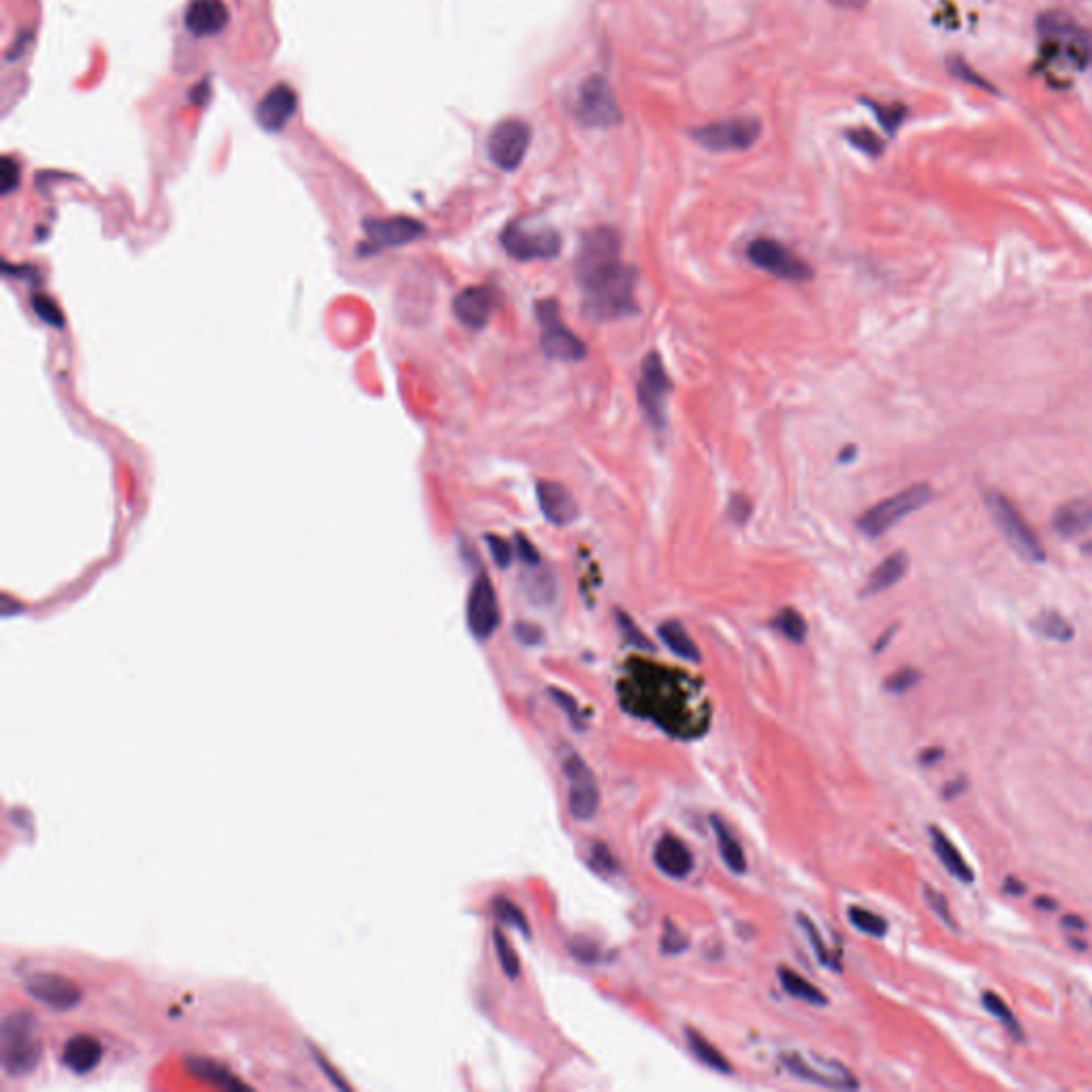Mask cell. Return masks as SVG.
I'll return each mask as SVG.
<instances>
[{
  "mask_svg": "<svg viewBox=\"0 0 1092 1092\" xmlns=\"http://www.w3.org/2000/svg\"><path fill=\"white\" fill-rule=\"evenodd\" d=\"M536 491L540 510H542L546 521L553 523V525H570L578 516L576 501H574L564 484L553 481H540Z\"/></svg>",
  "mask_w": 1092,
  "mask_h": 1092,
  "instance_id": "cell-22",
  "label": "cell"
},
{
  "mask_svg": "<svg viewBox=\"0 0 1092 1092\" xmlns=\"http://www.w3.org/2000/svg\"><path fill=\"white\" fill-rule=\"evenodd\" d=\"M529 143H532V126L519 118L501 120L489 135V158L499 169L515 171L525 158Z\"/></svg>",
  "mask_w": 1092,
  "mask_h": 1092,
  "instance_id": "cell-13",
  "label": "cell"
},
{
  "mask_svg": "<svg viewBox=\"0 0 1092 1092\" xmlns=\"http://www.w3.org/2000/svg\"><path fill=\"white\" fill-rule=\"evenodd\" d=\"M928 832H930V840H933L934 854H937L941 865L947 868V873H950L951 877L960 879L962 883H973L975 874L971 871V866L967 865V860L962 857L960 851L956 849V845L947 839V834L943 832V830L937 826H930Z\"/></svg>",
  "mask_w": 1092,
  "mask_h": 1092,
  "instance_id": "cell-26",
  "label": "cell"
},
{
  "mask_svg": "<svg viewBox=\"0 0 1092 1092\" xmlns=\"http://www.w3.org/2000/svg\"><path fill=\"white\" fill-rule=\"evenodd\" d=\"M928 751H930L928 755H922V762H924V764H933L934 760H939V757L943 755V754H941V749H928Z\"/></svg>",
  "mask_w": 1092,
  "mask_h": 1092,
  "instance_id": "cell-60",
  "label": "cell"
},
{
  "mask_svg": "<svg viewBox=\"0 0 1092 1092\" xmlns=\"http://www.w3.org/2000/svg\"><path fill=\"white\" fill-rule=\"evenodd\" d=\"M930 498H933V491H930L926 482L913 484V487L892 495V498L879 501L877 506L866 510L865 515L857 519V527H860V532L865 533V536L879 538L882 533L888 532V529H892L900 519H905L911 512H916L917 508H922L924 504H928Z\"/></svg>",
  "mask_w": 1092,
  "mask_h": 1092,
  "instance_id": "cell-4",
  "label": "cell"
},
{
  "mask_svg": "<svg viewBox=\"0 0 1092 1092\" xmlns=\"http://www.w3.org/2000/svg\"><path fill=\"white\" fill-rule=\"evenodd\" d=\"M907 567H909V557H907V553H902V550L892 553L871 572L865 589H862V595H874L890 589L905 576Z\"/></svg>",
  "mask_w": 1092,
  "mask_h": 1092,
  "instance_id": "cell-27",
  "label": "cell"
},
{
  "mask_svg": "<svg viewBox=\"0 0 1092 1092\" xmlns=\"http://www.w3.org/2000/svg\"><path fill=\"white\" fill-rule=\"evenodd\" d=\"M100 1056H103V1047L94 1037H88V1035H75V1037H71L64 1044L63 1050V1062L64 1067H69L73 1073H90L94 1067L100 1062Z\"/></svg>",
  "mask_w": 1092,
  "mask_h": 1092,
  "instance_id": "cell-25",
  "label": "cell"
},
{
  "mask_svg": "<svg viewBox=\"0 0 1092 1092\" xmlns=\"http://www.w3.org/2000/svg\"><path fill=\"white\" fill-rule=\"evenodd\" d=\"M495 297L487 286H470L461 291L453 301L456 320L467 328H482L491 319Z\"/></svg>",
  "mask_w": 1092,
  "mask_h": 1092,
  "instance_id": "cell-20",
  "label": "cell"
},
{
  "mask_svg": "<svg viewBox=\"0 0 1092 1092\" xmlns=\"http://www.w3.org/2000/svg\"><path fill=\"white\" fill-rule=\"evenodd\" d=\"M592 865L601 873H617V860L612 851L606 845L593 843L592 845Z\"/></svg>",
  "mask_w": 1092,
  "mask_h": 1092,
  "instance_id": "cell-51",
  "label": "cell"
},
{
  "mask_svg": "<svg viewBox=\"0 0 1092 1092\" xmlns=\"http://www.w3.org/2000/svg\"><path fill=\"white\" fill-rule=\"evenodd\" d=\"M982 1001H984L985 1010H988L990 1013H993L994 1018H999V1022H1001L1002 1027H1005L1007 1030H1010V1033L1013 1035V1037H1016L1018 1041H1022V1039H1024V1033H1022V1030H1019V1027H1018V1019H1016V1016H1013L1010 1007H1007V1002L1002 1001L999 994H996V993H990V990H988V993H984Z\"/></svg>",
  "mask_w": 1092,
  "mask_h": 1092,
  "instance_id": "cell-38",
  "label": "cell"
},
{
  "mask_svg": "<svg viewBox=\"0 0 1092 1092\" xmlns=\"http://www.w3.org/2000/svg\"><path fill=\"white\" fill-rule=\"evenodd\" d=\"M516 550H519L521 561L525 566H529V567L540 566V555H538L536 546L529 542L525 536H521V533H519V536H516Z\"/></svg>",
  "mask_w": 1092,
  "mask_h": 1092,
  "instance_id": "cell-55",
  "label": "cell"
},
{
  "mask_svg": "<svg viewBox=\"0 0 1092 1092\" xmlns=\"http://www.w3.org/2000/svg\"><path fill=\"white\" fill-rule=\"evenodd\" d=\"M515 636L519 638L523 644L533 646V644L542 643V629H540L538 626H533V623H516Z\"/></svg>",
  "mask_w": 1092,
  "mask_h": 1092,
  "instance_id": "cell-54",
  "label": "cell"
},
{
  "mask_svg": "<svg viewBox=\"0 0 1092 1092\" xmlns=\"http://www.w3.org/2000/svg\"><path fill=\"white\" fill-rule=\"evenodd\" d=\"M638 271L621 260L609 263L598 269L581 273L578 282L583 288V310L593 320H615L636 311Z\"/></svg>",
  "mask_w": 1092,
  "mask_h": 1092,
  "instance_id": "cell-1",
  "label": "cell"
},
{
  "mask_svg": "<svg viewBox=\"0 0 1092 1092\" xmlns=\"http://www.w3.org/2000/svg\"><path fill=\"white\" fill-rule=\"evenodd\" d=\"M774 627H777L785 638L792 640V643H798V644L805 643L806 632H809V629H806L805 617H802L800 612L794 609H783L781 612H779V615L774 617Z\"/></svg>",
  "mask_w": 1092,
  "mask_h": 1092,
  "instance_id": "cell-37",
  "label": "cell"
},
{
  "mask_svg": "<svg viewBox=\"0 0 1092 1092\" xmlns=\"http://www.w3.org/2000/svg\"><path fill=\"white\" fill-rule=\"evenodd\" d=\"M1039 32L1056 52L1067 54L1069 60L1084 66L1088 63V38L1067 15L1050 13L1039 20Z\"/></svg>",
  "mask_w": 1092,
  "mask_h": 1092,
  "instance_id": "cell-16",
  "label": "cell"
},
{
  "mask_svg": "<svg viewBox=\"0 0 1092 1092\" xmlns=\"http://www.w3.org/2000/svg\"><path fill=\"white\" fill-rule=\"evenodd\" d=\"M536 319L540 322V346L542 353L555 361H581L587 356V346L576 333L564 325L559 305L553 299H544L536 305Z\"/></svg>",
  "mask_w": 1092,
  "mask_h": 1092,
  "instance_id": "cell-5",
  "label": "cell"
},
{
  "mask_svg": "<svg viewBox=\"0 0 1092 1092\" xmlns=\"http://www.w3.org/2000/svg\"><path fill=\"white\" fill-rule=\"evenodd\" d=\"M919 683V672L916 668H900L899 672H894L892 677L885 681V689L892 694H905L909 692L911 687H916Z\"/></svg>",
  "mask_w": 1092,
  "mask_h": 1092,
  "instance_id": "cell-45",
  "label": "cell"
},
{
  "mask_svg": "<svg viewBox=\"0 0 1092 1092\" xmlns=\"http://www.w3.org/2000/svg\"><path fill=\"white\" fill-rule=\"evenodd\" d=\"M527 600L536 606H550L557 598V583L555 576L546 567L532 570L523 581Z\"/></svg>",
  "mask_w": 1092,
  "mask_h": 1092,
  "instance_id": "cell-32",
  "label": "cell"
},
{
  "mask_svg": "<svg viewBox=\"0 0 1092 1092\" xmlns=\"http://www.w3.org/2000/svg\"><path fill=\"white\" fill-rule=\"evenodd\" d=\"M672 391V382L668 378L666 367L660 354L649 353L640 367L638 380V404L643 408L646 421L655 429H661L666 422V397Z\"/></svg>",
  "mask_w": 1092,
  "mask_h": 1092,
  "instance_id": "cell-8",
  "label": "cell"
},
{
  "mask_svg": "<svg viewBox=\"0 0 1092 1092\" xmlns=\"http://www.w3.org/2000/svg\"><path fill=\"white\" fill-rule=\"evenodd\" d=\"M985 506H988L990 515L994 516L1002 536L1018 550L1019 557L1035 561V564L1045 559L1044 544L1039 542L1037 533L1033 532V527L1028 525L1027 519L1019 515V510L1013 506L1010 498H1005V495L999 491H988L985 493Z\"/></svg>",
  "mask_w": 1092,
  "mask_h": 1092,
  "instance_id": "cell-3",
  "label": "cell"
},
{
  "mask_svg": "<svg viewBox=\"0 0 1092 1092\" xmlns=\"http://www.w3.org/2000/svg\"><path fill=\"white\" fill-rule=\"evenodd\" d=\"M493 943H495V951H498L499 965H501V968H504L506 977L508 979L519 977V973H521L519 956H516L515 947L510 945V941L506 939L504 934H501V930H498V928L493 930Z\"/></svg>",
  "mask_w": 1092,
  "mask_h": 1092,
  "instance_id": "cell-39",
  "label": "cell"
},
{
  "mask_svg": "<svg viewBox=\"0 0 1092 1092\" xmlns=\"http://www.w3.org/2000/svg\"><path fill=\"white\" fill-rule=\"evenodd\" d=\"M892 634H894V627H892V629H888V632H885V634H883V638H882V640H879V643H877V646H874V651H882V649H883V646H885V643H890V638H892Z\"/></svg>",
  "mask_w": 1092,
  "mask_h": 1092,
  "instance_id": "cell-62",
  "label": "cell"
},
{
  "mask_svg": "<svg viewBox=\"0 0 1092 1092\" xmlns=\"http://www.w3.org/2000/svg\"><path fill=\"white\" fill-rule=\"evenodd\" d=\"M849 141L854 143L857 149H862V152L868 154V156H877L883 149L882 141H879V139L874 137L873 132L865 131V128H862V131H851L849 132Z\"/></svg>",
  "mask_w": 1092,
  "mask_h": 1092,
  "instance_id": "cell-50",
  "label": "cell"
},
{
  "mask_svg": "<svg viewBox=\"0 0 1092 1092\" xmlns=\"http://www.w3.org/2000/svg\"><path fill=\"white\" fill-rule=\"evenodd\" d=\"M487 544H489V550H491V555H493L495 566L501 567V570H504V567H508L510 561H512V555H515V553H512V546L506 542L504 538L493 536V533H489V536H487Z\"/></svg>",
  "mask_w": 1092,
  "mask_h": 1092,
  "instance_id": "cell-49",
  "label": "cell"
},
{
  "mask_svg": "<svg viewBox=\"0 0 1092 1092\" xmlns=\"http://www.w3.org/2000/svg\"><path fill=\"white\" fill-rule=\"evenodd\" d=\"M501 615L498 606V595L489 576L476 578L472 584L470 598H467V627H470L472 636L478 640H487L493 636L495 629L499 627Z\"/></svg>",
  "mask_w": 1092,
  "mask_h": 1092,
  "instance_id": "cell-15",
  "label": "cell"
},
{
  "mask_svg": "<svg viewBox=\"0 0 1092 1092\" xmlns=\"http://www.w3.org/2000/svg\"><path fill=\"white\" fill-rule=\"evenodd\" d=\"M689 947V939L681 933V928L674 926L672 922L664 924V933H661V951L664 954H681Z\"/></svg>",
  "mask_w": 1092,
  "mask_h": 1092,
  "instance_id": "cell-42",
  "label": "cell"
},
{
  "mask_svg": "<svg viewBox=\"0 0 1092 1092\" xmlns=\"http://www.w3.org/2000/svg\"><path fill=\"white\" fill-rule=\"evenodd\" d=\"M24 990L30 999L54 1011L75 1010L81 1002L80 985L58 973H32L24 979Z\"/></svg>",
  "mask_w": 1092,
  "mask_h": 1092,
  "instance_id": "cell-14",
  "label": "cell"
},
{
  "mask_svg": "<svg viewBox=\"0 0 1092 1092\" xmlns=\"http://www.w3.org/2000/svg\"><path fill=\"white\" fill-rule=\"evenodd\" d=\"M0 183H3V192L4 194L13 192L15 188H18V183H20V166L15 165V160L9 158V156H4V158H3V169H0Z\"/></svg>",
  "mask_w": 1092,
  "mask_h": 1092,
  "instance_id": "cell-52",
  "label": "cell"
},
{
  "mask_svg": "<svg viewBox=\"0 0 1092 1092\" xmlns=\"http://www.w3.org/2000/svg\"><path fill=\"white\" fill-rule=\"evenodd\" d=\"M653 865L670 879H685L694 871V854L681 839L664 834L655 843Z\"/></svg>",
  "mask_w": 1092,
  "mask_h": 1092,
  "instance_id": "cell-21",
  "label": "cell"
},
{
  "mask_svg": "<svg viewBox=\"0 0 1092 1092\" xmlns=\"http://www.w3.org/2000/svg\"><path fill=\"white\" fill-rule=\"evenodd\" d=\"M1062 924H1065V926H1069V928H1078V930H1084L1086 928V924L1082 922V919L1075 917V916H1065V917H1062Z\"/></svg>",
  "mask_w": 1092,
  "mask_h": 1092,
  "instance_id": "cell-59",
  "label": "cell"
},
{
  "mask_svg": "<svg viewBox=\"0 0 1092 1092\" xmlns=\"http://www.w3.org/2000/svg\"><path fill=\"white\" fill-rule=\"evenodd\" d=\"M501 246L512 259L527 263V260L555 259L561 250V239L553 228H527L523 225H510L501 233Z\"/></svg>",
  "mask_w": 1092,
  "mask_h": 1092,
  "instance_id": "cell-12",
  "label": "cell"
},
{
  "mask_svg": "<svg viewBox=\"0 0 1092 1092\" xmlns=\"http://www.w3.org/2000/svg\"><path fill=\"white\" fill-rule=\"evenodd\" d=\"M570 951L576 960L587 962V965H593V962L601 960L600 945L593 943V941H589V939H574L570 943Z\"/></svg>",
  "mask_w": 1092,
  "mask_h": 1092,
  "instance_id": "cell-47",
  "label": "cell"
},
{
  "mask_svg": "<svg viewBox=\"0 0 1092 1092\" xmlns=\"http://www.w3.org/2000/svg\"><path fill=\"white\" fill-rule=\"evenodd\" d=\"M493 909H495V916L499 917V922H504V924H508V926L516 928V930H519V933L525 934V937H529V934H532V930H529V924H527V917L523 916V911L519 909V907L515 905V902H510L508 899H498V900L493 902Z\"/></svg>",
  "mask_w": 1092,
  "mask_h": 1092,
  "instance_id": "cell-40",
  "label": "cell"
},
{
  "mask_svg": "<svg viewBox=\"0 0 1092 1092\" xmlns=\"http://www.w3.org/2000/svg\"><path fill=\"white\" fill-rule=\"evenodd\" d=\"M728 515H729V519L737 521L738 525H743V523H746V519H749V515H751L749 499L743 498V495H734V498L729 499Z\"/></svg>",
  "mask_w": 1092,
  "mask_h": 1092,
  "instance_id": "cell-53",
  "label": "cell"
},
{
  "mask_svg": "<svg viewBox=\"0 0 1092 1092\" xmlns=\"http://www.w3.org/2000/svg\"><path fill=\"white\" fill-rule=\"evenodd\" d=\"M186 1067H188V1071L194 1075V1078L203 1079V1082L225 1086V1088H242L243 1086L239 1079L233 1078L231 1071H226L225 1067L218 1065V1062H214L211 1058L192 1056V1058H188Z\"/></svg>",
  "mask_w": 1092,
  "mask_h": 1092,
  "instance_id": "cell-33",
  "label": "cell"
},
{
  "mask_svg": "<svg viewBox=\"0 0 1092 1092\" xmlns=\"http://www.w3.org/2000/svg\"><path fill=\"white\" fill-rule=\"evenodd\" d=\"M871 107L874 111V115H877V118H879V122H882V124H883L885 131L894 132L896 128L900 126L902 115H905V109H902L900 105H874L873 103Z\"/></svg>",
  "mask_w": 1092,
  "mask_h": 1092,
  "instance_id": "cell-46",
  "label": "cell"
},
{
  "mask_svg": "<svg viewBox=\"0 0 1092 1092\" xmlns=\"http://www.w3.org/2000/svg\"><path fill=\"white\" fill-rule=\"evenodd\" d=\"M228 24L225 0H192L186 9V28L194 37H214Z\"/></svg>",
  "mask_w": 1092,
  "mask_h": 1092,
  "instance_id": "cell-23",
  "label": "cell"
},
{
  "mask_svg": "<svg viewBox=\"0 0 1092 1092\" xmlns=\"http://www.w3.org/2000/svg\"><path fill=\"white\" fill-rule=\"evenodd\" d=\"M561 768H564L566 779L570 781L567 806H570L572 817L578 819V822H589L600 809V789L592 768L584 764L583 757L574 749H566L564 757H561Z\"/></svg>",
  "mask_w": 1092,
  "mask_h": 1092,
  "instance_id": "cell-7",
  "label": "cell"
},
{
  "mask_svg": "<svg viewBox=\"0 0 1092 1092\" xmlns=\"http://www.w3.org/2000/svg\"><path fill=\"white\" fill-rule=\"evenodd\" d=\"M1052 527L1062 538H1078L1092 529V495L1067 501L1054 512Z\"/></svg>",
  "mask_w": 1092,
  "mask_h": 1092,
  "instance_id": "cell-24",
  "label": "cell"
},
{
  "mask_svg": "<svg viewBox=\"0 0 1092 1092\" xmlns=\"http://www.w3.org/2000/svg\"><path fill=\"white\" fill-rule=\"evenodd\" d=\"M576 114L583 124L593 128H609L621 122V109L609 81L600 75H592L583 81L578 90Z\"/></svg>",
  "mask_w": 1092,
  "mask_h": 1092,
  "instance_id": "cell-11",
  "label": "cell"
},
{
  "mask_svg": "<svg viewBox=\"0 0 1092 1092\" xmlns=\"http://www.w3.org/2000/svg\"><path fill=\"white\" fill-rule=\"evenodd\" d=\"M685 1037H687V1045L689 1050L694 1052L695 1058L702 1062V1065L711 1067L712 1071H720V1073H732V1067H729L728 1058L721 1054L720 1050H717L715 1045L711 1044L709 1039L702 1037L700 1033H695V1030L687 1028L685 1030Z\"/></svg>",
  "mask_w": 1092,
  "mask_h": 1092,
  "instance_id": "cell-34",
  "label": "cell"
},
{
  "mask_svg": "<svg viewBox=\"0 0 1092 1092\" xmlns=\"http://www.w3.org/2000/svg\"><path fill=\"white\" fill-rule=\"evenodd\" d=\"M779 982H781V988L785 990V993H788L789 996H794V999H798L802 1002H809V1005H815V1007L828 1005V996L823 994L817 985L806 982L802 975L789 971V968H781V971H779Z\"/></svg>",
  "mask_w": 1092,
  "mask_h": 1092,
  "instance_id": "cell-31",
  "label": "cell"
},
{
  "mask_svg": "<svg viewBox=\"0 0 1092 1092\" xmlns=\"http://www.w3.org/2000/svg\"><path fill=\"white\" fill-rule=\"evenodd\" d=\"M760 132V122L754 118H729L695 128V131H692V137L695 143L711 149V152H729V149H745L754 146Z\"/></svg>",
  "mask_w": 1092,
  "mask_h": 1092,
  "instance_id": "cell-10",
  "label": "cell"
},
{
  "mask_svg": "<svg viewBox=\"0 0 1092 1092\" xmlns=\"http://www.w3.org/2000/svg\"><path fill=\"white\" fill-rule=\"evenodd\" d=\"M798 926L802 928V933H805L806 941H809L813 954H815L819 965L826 967V968H832V971L839 973L840 971L839 960L832 954H830V950L826 947V943H823L822 934H819V930H817L815 924H813V919L806 917L805 913H798Z\"/></svg>",
  "mask_w": 1092,
  "mask_h": 1092,
  "instance_id": "cell-35",
  "label": "cell"
},
{
  "mask_svg": "<svg viewBox=\"0 0 1092 1092\" xmlns=\"http://www.w3.org/2000/svg\"><path fill=\"white\" fill-rule=\"evenodd\" d=\"M950 71H951V73H954V75L960 77V80H965V81H968V83H975V86H977V88H990L988 83H985L984 80H979V77L975 75L973 71L968 69V66H967L965 63H962L960 58H954V60H951V63H950Z\"/></svg>",
  "mask_w": 1092,
  "mask_h": 1092,
  "instance_id": "cell-56",
  "label": "cell"
},
{
  "mask_svg": "<svg viewBox=\"0 0 1092 1092\" xmlns=\"http://www.w3.org/2000/svg\"><path fill=\"white\" fill-rule=\"evenodd\" d=\"M711 826H712V832H715L717 847H720V856H721L723 865H726L734 874H743L746 871V857H745L743 847L738 845V840L732 837V832H729L728 826L721 822L720 817H712Z\"/></svg>",
  "mask_w": 1092,
  "mask_h": 1092,
  "instance_id": "cell-29",
  "label": "cell"
},
{
  "mask_svg": "<svg viewBox=\"0 0 1092 1092\" xmlns=\"http://www.w3.org/2000/svg\"><path fill=\"white\" fill-rule=\"evenodd\" d=\"M828 3H832L834 7L840 9H862L866 7L868 0H828Z\"/></svg>",
  "mask_w": 1092,
  "mask_h": 1092,
  "instance_id": "cell-58",
  "label": "cell"
},
{
  "mask_svg": "<svg viewBox=\"0 0 1092 1092\" xmlns=\"http://www.w3.org/2000/svg\"><path fill=\"white\" fill-rule=\"evenodd\" d=\"M746 256L755 267L762 271L771 273V276L781 277L788 282H806L813 276L811 267L798 256L789 252L783 243L774 242V239L760 237L754 239L746 248Z\"/></svg>",
  "mask_w": 1092,
  "mask_h": 1092,
  "instance_id": "cell-9",
  "label": "cell"
},
{
  "mask_svg": "<svg viewBox=\"0 0 1092 1092\" xmlns=\"http://www.w3.org/2000/svg\"><path fill=\"white\" fill-rule=\"evenodd\" d=\"M549 694H550V698H553L557 704H559V709L566 712L567 720L572 721V726L578 728V729H583V721H581L583 715H581V711H578L576 700H574L572 695H567V694L561 692V689H549Z\"/></svg>",
  "mask_w": 1092,
  "mask_h": 1092,
  "instance_id": "cell-48",
  "label": "cell"
},
{
  "mask_svg": "<svg viewBox=\"0 0 1092 1092\" xmlns=\"http://www.w3.org/2000/svg\"><path fill=\"white\" fill-rule=\"evenodd\" d=\"M32 310H35L38 319H41L43 322H47V325H52L55 328L64 327L63 311H60L58 305H55L49 297H46V294H32Z\"/></svg>",
  "mask_w": 1092,
  "mask_h": 1092,
  "instance_id": "cell-41",
  "label": "cell"
},
{
  "mask_svg": "<svg viewBox=\"0 0 1092 1092\" xmlns=\"http://www.w3.org/2000/svg\"><path fill=\"white\" fill-rule=\"evenodd\" d=\"M617 621H619L623 636H626L629 644H634L636 649H643V651H653V643H651V640L646 638L643 632H640V629L636 627V623L629 619L626 612L617 610Z\"/></svg>",
  "mask_w": 1092,
  "mask_h": 1092,
  "instance_id": "cell-43",
  "label": "cell"
},
{
  "mask_svg": "<svg viewBox=\"0 0 1092 1092\" xmlns=\"http://www.w3.org/2000/svg\"><path fill=\"white\" fill-rule=\"evenodd\" d=\"M43 1045L38 1039L37 1019L26 1011H13L3 1019L0 1030V1058L9 1078H24L41 1062Z\"/></svg>",
  "mask_w": 1092,
  "mask_h": 1092,
  "instance_id": "cell-2",
  "label": "cell"
},
{
  "mask_svg": "<svg viewBox=\"0 0 1092 1092\" xmlns=\"http://www.w3.org/2000/svg\"><path fill=\"white\" fill-rule=\"evenodd\" d=\"M363 231L367 235V246L371 250L405 246V243L416 242V239L425 235V226L419 220L408 218V216L367 218L363 222Z\"/></svg>",
  "mask_w": 1092,
  "mask_h": 1092,
  "instance_id": "cell-17",
  "label": "cell"
},
{
  "mask_svg": "<svg viewBox=\"0 0 1092 1092\" xmlns=\"http://www.w3.org/2000/svg\"><path fill=\"white\" fill-rule=\"evenodd\" d=\"M294 111H297V92L286 83H277L259 103L256 118L267 131H282L294 115Z\"/></svg>",
  "mask_w": 1092,
  "mask_h": 1092,
  "instance_id": "cell-19",
  "label": "cell"
},
{
  "mask_svg": "<svg viewBox=\"0 0 1092 1092\" xmlns=\"http://www.w3.org/2000/svg\"><path fill=\"white\" fill-rule=\"evenodd\" d=\"M1030 627H1033L1035 634H1039V636L1047 640H1054V643H1069V640L1075 636L1071 623L1056 610H1041L1039 615H1035V619L1030 621Z\"/></svg>",
  "mask_w": 1092,
  "mask_h": 1092,
  "instance_id": "cell-30",
  "label": "cell"
},
{
  "mask_svg": "<svg viewBox=\"0 0 1092 1092\" xmlns=\"http://www.w3.org/2000/svg\"><path fill=\"white\" fill-rule=\"evenodd\" d=\"M847 917H849L851 926L868 934V937L882 939L885 937V933H888V922H885L882 916H877V913L862 909V907H849V909H847Z\"/></svg>",
  "mask_w": 1092,
  "mask_h": 1092,
  "instance_id": "cell-36",
  "label": "cell"
},
{
  "mask_svg": "<svg viewBox=\"0 0 1092 1092\" xmlns=\"http://www.w3.org/2000/svg\"><path fill=\"white\" fill-rule=\"evenodd\" d=\"M781 1062L794 1078L802 1079V1082L822 1086V1088L854 1090L860 1086L856 1075L845 1065H840L839 1061H834V1058L802 1054V1052H785L781 1056Z\"/></svg>",
  "mask_w": 1092,
  "mask_h": 1092,
  "instance_id": "cell-6",
  "label": "cell"
},
{
  "mask_svg": "<svg viewBox=\"0 0 1092 1092\" xmlns=\"http://www.w3.org/2000/svg\"><path fill=\"white\" fill-rule=\"evenodd\" d=\"M924 900H926V905L930 907V911L937 916L941 922L947 924V926H954V919H951L950 907H947V899L943 894L939 892V890H934L933 885H924Z\"/></svg>",
  "mask_w": 1092,
  "mask_h": 1092,
  "instance_id": "cell-44",
  "label": "cell"
},
{
  "mask_svg": "<svg viewBox=\"0 0 1092 1092\" xmlns=\"http://www.w3.org/2000/svg\"><path fill=\"white\" fill-rule=\"evenodd\" d=\"M657 634H660L661 643H664L674 655L681 657V660L692 661V664H698V661L702 660L698 644H695L692 636H689L687 629L683 627V623L664 621L660 627H657Z\"/></svg>",
  "mask_w": 1092,
  "mask_h": 1092,
  "instance_id": "cell-28",
  "label": "cell"
},
{
  "mask_svg": "<svg viewBox=\"0 0 1092 1092\" xmlns=\"http://www.w3.org/2000/svg\"><path fill=\"white\" fill-rule=\"evenodd\" d=\"M1037 907H1044V909H1054V900H1037Z\"/></svg>",
  "mask_w": 1092,
  "mask_h": 1092,
  "instance_id": "cell-63",
  "label": "cell"
},
{
  "mask_svg": "<svg viewBox=\"0 0 1092 1092\" xmlns=\"http://www.w3.org/2000/svg\"><path fill=\"white\" fill-rule=\"evenodd\" d=\"M1007 885H1011V888H1005V890H1010V892H1013V894H1022L1024 890H1027L1022 883L1013 882V879H1007Z\"/></svg>",
  "mask_w": 1092,
  "mask_h": 1092,
  "instance_id": "cell-61",
  "label": "cell"
},
{
  "mask_svg": "<svg viewBox=\"0 0 1092 1092\" xmlns=\"http://www.w3.org/2000/svg\"><path fill=\"white\" fill-rule=\"evenodd\" d=\"M619 252L621 239L612 228H593V231H589L587 235H584L581 243V252H578L576 260V276L593 271L609 263H615V260H621Z\"/></svg>",
  "mask_w": 1092,
  "mask_h": 1092,
  "instance_id": "cell-18",
  "label": "cell"
},
{
  "mask_svg": "<svg viewBox=\"0 0 1092 1092\" xmlns=\"http://www.w3.org/2000/svg\"><path fill=\"white\" fill-rule=\"evenodd\" d=\"M965 783H967L965 779H958V781H950V783H947L945 788H943V798H945V800H954L958 794H962V792H965V788H967Z\"/></svg>",
  "mask_w": 1092,
  "mask_h": 1092,
  "instance_id": "cell-57",
  "label": "cell"
}]
</instances>
